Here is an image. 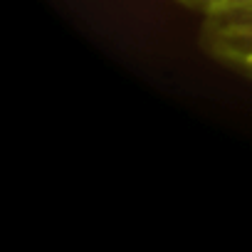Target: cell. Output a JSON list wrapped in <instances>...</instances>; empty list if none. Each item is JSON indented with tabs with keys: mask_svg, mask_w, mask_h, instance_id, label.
<instances>
[{
	"mask_svg": "<svg viewBox=\"0 0 252 252\" xmlns=\"http://www.w3.org/2000/svg\"><path fill=\"white\" fill-rule=\"evenodd\" d=\"M176 3H181V5H186V8H190V10H198V13L208 15V13L218 10L225 0H176Z\"/></svg>",
	"mask_w": 252,
	"mask_h": 252,
	"instance_id": "2",
	"label": "cell"
},
{
	"mask_svg": "<svg viewBox=\"0 0 252 252\" xmlns=\"http://www.w3.org/2000/svg\"><path fill=\"white\" fill-rule=\"evenodd\" d=\"M203 50L220 64L252 79V8H220L203 18Z\"/></svg>",
	"mask_w": 252,
	"mask_h": 252,
	"instance_id": "1",
	"label": "cell"
},
{
	"mask_svg": "<svg viewBox=\"0 0 252 252\" xmlns=\"http://www.w3.org/2000/svg\"><path fill=\"white\" fill-rule=\"evenodd\" d=\"M220 8H252V0H225Z\"/></svg>",
	"mask_w": 252,
	"mask_h": 252,
	"instance_id": "3",
	"label": "cell"
}]
</instances>
